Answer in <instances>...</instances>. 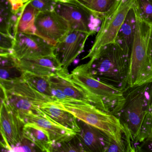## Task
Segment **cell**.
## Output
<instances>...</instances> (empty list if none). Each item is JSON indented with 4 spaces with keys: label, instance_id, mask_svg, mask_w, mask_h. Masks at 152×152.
Segmentation results:
<instances>
[{
    "label": "cell",
    "instance_id": "19",
    "mask_svg": "<svg viewBox=\"0 0 152 152\" xmlns=\"http://www.w3.org/2000/svg\"><path fill=\"white\" fill-rule=\"evenodd\" d=\"M25 72L20 66L18 60L12 54L0 55V80L3 81L22 80Z\"/></svg>",
    "mask_w": 152,
    "mask_h": 152
},
{
    "label": "cell",
    "instance_id": "9",
    "mask_svg": "<svg viewBox=\"0 0 152 152\" xmlns=\"http://www.w3.org/2000/svg\"><path fill=\"white\" fill-rule=\"evenodd\" d=\"M35 33L55 47L70 30L69 24L55 10L39 12L35 20Z\"/></svg>",
    "mask_w": 152,
    "mask_h": 152
},
{
    "label": "cell",
    "instance_id": "26",
    "mask_svg": "<svg viewBox=\"0 0 152 152\" xmlns=\"http://www.w3.org/2000/svg\"><path fill=\"white\" fill-rule=\"evenodd\" d=\"M48 152H83V149L76 134L59 142L52 143Z\"/></svg>",
    "mask_w": 152,
    "mask_h": 152
},
{
    "label": "cell",
    "instance_id": "15",
    "mask_svg": "<svg viewBox=\"0 0 152 152\" xmlns=\"http://www.w3.org/2000/svg\"><path fill=\"white\" fill-rule=\"evenodd\" d=\"M39 107L48 118L56 124L76 134L80 130L77 118L56 102H46L39 105Z\"/></svg>",
    "mask_w": 152,
    "mask_h": 152
},
{
    "label": "cell",
    "instance_id": "11",
    "mask_svg": "<svg viewBox=\"0 0 152 152\" xmlns=\"http://www.w3.org/2000/svg\"><path fill=\"white\" fill-rule=\"evenodd\" d=\"M25 124L5 101L1 102V147L8 150L17 144L23 137Z\"/></svg>",
    "mask_w": 152,
    "mask_h": 152
},
{
    "label": "cell",
    "instance_id": "32",
    "mask_svg": "<svg viewBox=\"0 0 152 152\" xmlns=\"http://www.w3.org/2000/svg\"><path fill=\"white\" fill-rule=\"evenodd\" d=\"M8 1L11 6L13 13L16 15L19 13L25 4L23 2V0H8Z\"/></svg>",
    "mask_w": 152,
    "mask_h": 152
},
{
    "label": "cell",
    "instance_id": "2",
    "mask_svg": "<svg viewBox=\"0 0 152 152\" xmlns=\"http://www.w3.org/2000/svg\"><path fill=\"white\" fill-rule=\"evenodd\" d=\"M86 64L100 81L123 91L129 87L130 54L117 44L102 47Z\"/></svg>",
    "mask_w": 152,
    "mask_h": 152
},
{
    "label": "cell",
    "instance_id": "1",
    "mask_svg": "<svg viewBox=\"0 0 152 152\" xmlns=\"http://www.w3.org/2000/svg\"><path fill=\"white\" fill-rule=\"evenodd\" d=\"M125 102L116 117L130 135L131 140L141 142L148 140L151 131L150 105L152 82L129 87L124 91Z\"/></svg>",
    "mask_w": 152,
    "mask_h": 152
},
{
    "label": "cell",
    "instance_id": "6",
    "mask_svg": "<svg viewBox=\"0 0 152 152\" xmlns=\"http://www.w3.org/2000/svg\"><path fill=\"white\" fill-rule=\"evenodd\" d=\"M54 10L68 21L70 30L98 33L103 20L76 0H58Z\"/></svg>",
    "mask_w": 152,
    "mask_h": 152
},
{
    "label": "cell",
    "instance_id": "22",
    "mask_svg": "<svg viewBox=\"0 0 152 152\" xmlns=\"http://www.w3.org/2000/svg\"><path fill=\"white\" fill-rule=\"evenodd\" d=\"M18 14L13 13L8 0H1L0 33L12 35L15 37L14 30Z\"/></svg>",
    "mask_w": 152,
    "mask_h": 152
},
{
    "label": "cell",
    "instance_id": "25",
    "mask_svg": "<svg viewBox=\"0 0 152 152\" xmlns=\"http://www.w3.org/2000/svg\"><path fill=\"white\" fill-rule=\"evenodd\" d=\"M102 19L107 16L120 0H76Z\"/></svg>",
    "mask_w": 152,
    "mask_h": 152
},
{
    "label": "cell",
    "instance_id": "30",
    "mask_svg": "<svg viewBox=\"0 0 152 152\" xmlns=\"http://www.w3.org/2000/svg\"><path fill=\"white\" fill-rule=\"evenodd\" d=\"M0 34V55L12 54L16 40L15 37L9 34Z\"/></svg>",
    "mask_w": 152,
    "mask_h": 152
},
{
    "label": "cell",
    "instance_id": "20",
    "mask_svg": "<svg viewBox=\"0 0 152 152\" xmlns=\"http://www.w3.org/2000/svg\"><path fill=\"white\" fill-rule=\"evenodd\" d=\"M39 12L30 3V1L24 4L18 13L15 24L14 36L18 34H35V20Z\"/></svg>",
    "mask_w": 152,
    "mask_h": 152
},
{
    "label": "cell",
    "instance_id": "12",
    "mask_svg": "<svg viewBox=\"0 0 152 152\" xmlns=\"http://www.w3.org/2000/svg\"><path fill=\"white\" fill-rule=\"evenodd\" d=\"M91 35L76 30H70L55 46L54 54L63 70L68 71L70 65L82 52L85 44Z\"/></svg>",
    "mask_w": 152,
    "mask_h": 152
},
{
    "label": "cell",
    "instance_id": "31",
    "mask_svg": "<svg viewBox=\"0 0 152 152\" xmlns=\"http://www.w3.org/2000/svg\"><path fill=\"white\" fill-rule=\"evenodd\" d=\"M58 0H32L30 3L39 12L54 10Z\"/></svg>",
    "mask_w": 152,
    "mask_h": 152
},
{
    "label": "cell",
    "instance_id": "34",
    "mask_svg": "<svg viewBox=\"0 0 152 152\" xmlns=\"http://www.w3.org/2000/svg\"><path fill=\"white\" fill-rule=\"evenodd\" d=\"M149 53H150V57L152 62V31L150 37V40L149 43Z\"/></svg>",
    "mask_w": 152,
    "mask_h": 152
},
{
    "label": "cell",
    "instance_id": "37",
    "mask_svg": "<svg viewBox=\"0 0 152 152\" xmlns=\"http://www.w3.org/2000/svg\"><path fill=\"white\" fill-rule=\"evenodd\" d=\"M83 152H87L86 151H84V150H83Z\"/></svg>",
    "mask_w": 152,
    "mask_h": 152
},
{
    "label": "cell",
    "instance_id": "29",
    "mask_svg": "<svg viewBox=\"0 0 152 152\" xmlns=\"http://www.w3.org/2000/svg\"><path fill=\"white\" fill-rule=\"evenodd\" d=\"M135 5L141 18L152 25V0H135Z\"/></svg>",
    "mask_w": 152,
    "mask_h": 152
},
{
    "label": "cell",
    "instance_id": "23",
    "mask_svg": "<svg viewBox=\"0 0 152 152\" xmlns=\"http://www.w3.org/2000/svg\"><path fill=\"white\" fill-rule=\"evenodd\" d=\"M23 79L33 89L55 102L49 77L25 72Z\"/></svg>",
    "mask_w": 152,
    "mask_h": 152
},
{
    "label": "cell",
    "instance_id": "4",
    "mask_svg": "<svg viewBox=\"0 0 152 152\" xmlns=\"http://www.w3.org/2000/svg\"><path fill=\"white\" fill-rule=\"evenodd\" d=\"M70 76L75 83L99 102L103 110L116 116L120 111L125 102L124 91L95 78L89 72L87 64L77 67Z\"/></svg>",
    "mask_w": 152,
    "mask_h": 152
},
{
    "label": "cell",
    "instance_id": "13",
    "mask_svg": "<svg viewBox=\"0 0 152 152\" xmlns=\"http://www.w3.org/2000/svg\"><path fill=\"white\" fill-rule=\"evenodd\" d=\"M80 130L76 135L83 150L87 152H104L111 137L101 130L78 119Z\"/></svg>",
    "mask_w": 152,
    "mask_h": 152
},
{
    "label": "cell",
    "instance_id": "27",
    "mask_svg": "<svg viewBox=\"0 0 152 152\" xmlns=\"http://www.w3.org/2000/svg\"><path fill=\"white\" fill-rule=\"evenodd\" d=\"M131 141L129 133L125 129L123 139L120 142H117L111 138L104 152H130L133 148Z\"/></svg>",
    "mask_w": 152,
    "mask_h": 152
},
{
    "label": "cell",
    "instance_id": "16",
    "mask_svg": "<svg viewBox=\"0 0 152 152\" xmlns=\"http://www.w3.org/2000/svg\"><path fill=\"white\" fill-rule=\"evenodd\" d=\"M19 61L24 72L39 75L50 77L64 70L54 54L32 59L21 60Z\"/></svg>",
    "mask_w": 152,
    "mask_h": 152
},
{
    "label": "cell",
    "instance_id": "18",
    "mask_svg": "<svg viewBox=\"0 0 152 152\" xmlns=\"http://www.w3.org/2000/svg\"><path fill=\"white\" fill-rule=\"evenodd\" d=\"M1 86L7 92L26 97L38 106L46 102H53L50 98L33 89L24 80L9 82L3 81L1 82Z\"/></svg>",
    "mask_w": 152,
    "mask_h": 152
},
{
    "label": "cell",
    "instance_id": "3",
    "mask_svg": "<svg viewBox=\"0 0 152 152\" xmlns=\"http://www.w3.org/2000/svg\"><path fill=\"white\" fill-rule=\"evenodd\" d=\"M135 7L137 25L130 56V87L152 82V62L149 50L152 25L141 18Z\"/></svg>",
    "mask_w": 152,
    "mask_h": 152
},
{
    "label": "cell",
    "instance_id": "28",
    "mask_svg": "<svg viewBox=\"0 0 152 152\" xmlns=\"http://www.w3.org/2000/svg\"><path fill=\"white\" fill-rule=\"evenodd\" d=\"M7 151L8 152H48L23 136L16 145Z\"/></svg>",
    "mask_w": 152,
    "mask_h": 152
},
{
    "label": "cell",
    "instance_id": "35",
    "mask_svg": "<svg viewBox=\"0 0 152 152\" xmlns=\"http://www.w3.org/2000/svg\"><path fill=\"white\" fill-rule=\"evenodd\" d=\"M130 152H137L136 151L135 149L134 148V147H133L132 148V150H131V151Z\"/></svg>",
    "mask_w": 152,
    "mask_h": 152
},
{
    "label": "cell",
    "instance_id": "21",
    "mask_svg": "<svg viewBox=\"0 0 152 152\" xmlns=\"http://www.w3.org/2000/svg\"><path fill=\"white\" fill-rule=\"evenodd\" d=\"M5 91L6 99L3 101L7 103L21 120L26 115L43 113L40 110L39 106L31 100L16 94L9 93L6 90Z\"/></svg>",
    "mask_w": 152,
    "mask_h": 152
},
{
    "label": "cell",
    "instance_id": "8",
    "mask_svg": "<svg viewBox=\"0 0 152 152\" xmlns=\"http://www.w3.org/2000/svg\"><path fill=\"white\" fill-rule=\"evenodd\" d=\"M55 102L67 103L74 102L89 103L102 109L99 102L70 78L68 71L62 70L49 77Z\"/></svg>",
    "mask_w": 152,
    "mask_h": 152
},
{
    "label": "cell",
    "instance_id": "5",
    "mask_svg": "<svg viewBox=\"0 0 152 152\" xmlns=\"http://www.w3.org/2000/svg\"><path fill=\"white\" fill-rule=\"evenodd\" d=\"M60 106L73 114L78 119L101 130L117 142L123 139L125 129L117 117L89 103L74 102L61 103Z\"/></svg>",
    "mask_w": 152,
    "mask_h": 152
},
{
    "label": "cell",
    "instance_id": "33",
    "mask_svg": "<svg viewBox=\"0 0 152 152\" xmlns=\"http://www.w3.org/2000/svg\"><path fill=\"white\" fill-rule=\"evenodd\" d=\"M149 116H150V122H151V131L148 140V141H151V142H152V96L151 102V105H150Z\"/></svg>",
    "mask_w": 152,
    "mask_h": 152
},
{
    "label": "cell",
    "instance_id": "17",
    "mask_svg": "<svg viewBox=\"0 0 152 152\" xmlns=\"http://www.w3.org/2000/svg\"><path fill=\"white\" fill-rule=\"evenodd\" d=\"M136 25V12L134 4L120 28L115 42L129 53L130 56L134 39Z\"/></svg>",
    "mask_w": 152,
    "mask_h": 152
},
{
    "label": "cell",
    "instance_id": "10",
    "mask_svg": "<svg viewBox=\"0 0 152 152\" xmlns=\"http://www.w3.org/2000/svg\"><path fill=\"white\" fill-rule=\"evenodd\" d=\"M12 54L18 60L54 55L55 47L35 34H18Z\"/></svg>",
    "mask_w": 152,
    "mask_h": 152
},
{
    "label": "cell",
    "instance_id": "14",
    "mask_svg": "<svg viewBox=\"0 0 152 152\" xmlns=\"http://www.w3.org/2000/svg\"><path fill=\"white\" fill-rule=\"evenodd\" d=\"M22 121L25 124H34L44 130L49 135L52 143L61 142L76 134L56 124L48 118L44 113L26 115L23 118Z\"/></svg>",
    "mask_w": 152,
    "mask_h": 152
},
{
    "label": "cell",
    "instance_id": "36",
    "mask_svg": "<svg viewBox=\"0 0 152 152\" xmlns=\"http://www.w3.org/2000/svg\"><path fill=\"white\" fill-rule=\"evenodd\" d=\"M32 1V0H23V2L24 4L28 2L29 1Z\"/></svg>",
    "mask_w": 152,
    "mask_h": 152
},
{
    "label": "cell",
    "instance_id": "24",
    "mask_svg": "<svg viewBox=\"0 0 152 152\" xmlns=\"http://www.w3.org/2000/svg\"><path fill=\"white\" fill-rule=\"evenodd\" d=\"M23 136L46 151L52 143L48 134L34 124H25L23 128Z\"/></svg>",
    "mask_w": 152,
    "mask_h": 152
},
{
    "label": "cell",
    "instance_id": "7",
    "mask_svg": "<svg viewBox=\"0 0 152 152\" xmlns=\"http://www.w3.org/2000/svg\"><path fill=\"white\" fill-rule=\"evenodd\" d=\"M135 0H120L103 19L100 30L89 53L84 58H92L102 47L115 43L118 33Z\"/></svg>",
    "mask_w": 152,
    "mask_h": 152
}]
</instances>
